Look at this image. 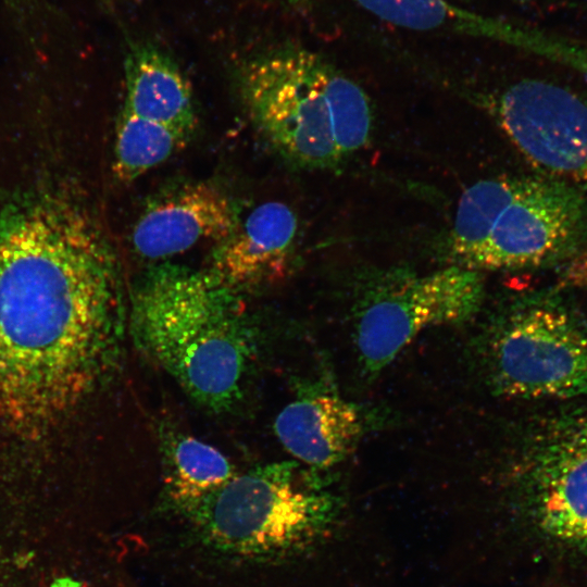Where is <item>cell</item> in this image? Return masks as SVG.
Here are the masks:
<instances>
[{
    "mask_svg": "<svg viewBox=\"0 0 587 587\" xmlns=\"http://www.w3.org/2000/svg\"><path fill=\"white\" fill-rule=\"evenodd\" d=\"M124 304L115 255L70 182L39 176L0 203V423L37 441L113 370Z\"/></svg>",
    "mask_w": 587,
    "mask_h": 587,
    "instance_id": "6da1fadb",
    "label": "cell"
},
{
    "mask_svg": "<svg viewBox=\"0 0 587 587\" xmlns=\"http://www.w3.org/2000/svg\"><path fill=\"white\" fill-rule=\"evenodd\" d=\"M137 349L213 411L243 395L257 339L241 294L209 270L172 262L148 268L130 296Z\"/></svg>",
    "mask_w": 587,
    "mask_h": 587,
    "instance_id": "7a4b0ae2",
    "label": "cell"
},
{
    "mask_svg": "<svg viewBox=\"0 0 587 587\" xmlns=\"http://www.w3.org/2000/svg\"><path fill=\"white\" fill-rule=\"evenodd\" d=\"M237 86L255 128L297 167L338 170L370 141L369 96L311 50L284 47L253 57L238 70Z\"/></svg>",
    "mask_w": 587,
    "mask_h": 587,
    "instance_id": "3957f363",
    "label": "cell"
},
{
    "mask_svg": "<svg viewBox=\"0 0 587 587\" xmlns=\"http://www.w3.org/2000/svg\"><path fill=\"white\" fill-rule=\"evenodd\" d=\"M449 265L480 272L560 265L587 249V196L540 174L466 188L444 240Z\"/></svg>",
    "mask_w": 587,
    "mask_h": 587,
    "instance_id": "277c9868",
    "label": "cell"
},
{
    "mask_svg": "<svg viewBox=\"0 0 587 587\" xmlns=\"http://www.w3.org/2000/svg\"><path fill=\"white\" fill-rule=\"evenodd\" d=\"M180 513L208 548L264 562L315 544L333 521L334 502L305 483L294 462H276L236 474Z\"/></svg>",
    "mask_w": 587,
    "mask_h": 587,
    "instance_id": "5b68a950",
    "label": "cell"
},
{
    "mask_svg": "<svg viewBox=\"0 0 587 587\" xmlns=\"http://www.w3.org/2000/svg\"><path fill=\"white\" fill-rule=\"evenodd\" d=\"M487 363L490 384L501 396H586L587 322L555 291L532 297L498 324Z\"/></svg>",
    "mask_w": 587,
    "mask_h": 587,
    "instance_id": "8992f818",
    "label": "cell"
},
{
    "mask_svg": "<svg viewBox=\"0 0 587 587\" xmlns=\"http://www.w3.org/2000/svg\"><path fill=\"white\" fill-rule=\"evenodd\" d=\"M479 272L448 265L430 273L375 274L357 300L353 340L362 375L375 378L423 330L462 323L479 309Z\"/></svg>",
    "mask_w": 587,
    "mask_h": 587,
    "instance_id": "52a82bcc",
    "label": "cell"
},
{
    "mask_svg": "<svg viewBox=\"0 0 587 587\" xmlns=\"http://www.w3.org/2000/svg\"><path fill=\"white\" fill-rule=\"evenodd\" d=\"M498 124L541 174L587 186V102L540 79L517 82L492 100Z\"/></svg>",
    "mask_w": 587,
    "mask_h": 587,
    "instance_id": "ba28073f",
    "label": "cell"
},
{
    "mask_svg": "<svg viewBox=\"0 0 587 587\" xmlns=\"http://www.w3.org/2000/svg\"><path fill=\"white\" fill-rule=\"evenodd\" d=\"M523 479L549 538L587 550V405L557 415L528 446Z\"/></svg>",
    "mask_w": 587,
    "mask_h": 587,
    "instance_id": "9c48e42d",
    "label": "cell"
},
{
    "mask_svg": "<svg viewBox=\"0 0 587 587\" xmlns=\"http://www.w3.org/2000/svg\"><path fill=\"white\" fill-rule=\"evenodd\" d=\"M236 201L209 180H190L162 188L145 203L132 230L133 250L141 258L162 260L203 240L214 243L240 221Z\"/></svg>",
    "mask_w": 587,
    "mask_h": 587,
    "instance_id": "30bf717a",
    "label": "cell"
},
{
    "mask_svg": "<svg viewBox=\"0 0 587 587\" xmlns=\"http://www.w3.org/2000/svg\"><path fill=\"white\" fill-rule=\"evenodd\" d=\"M298 225L286 203L263 202L214 243L208 270L240 294L277 283L294 258Z\"/></svg>",
    "mask_w": 587,
    "mask_h": 587,
    "instance_id": "8fae6325",
    "label": "cell"
},
{
    "mask_svg": "<svg viewBox=\"0 0 587 587\" xmlns=\"http://www.w3.org/2000/svg\"><path fill=\"white\" fill-rule=\"evenodd\" d=\"M360 410L339 396L320 394L288 403L276 416L274 430L284 448L300 462L330 467L355 448L365 430Z\"/></svg>",
    "mask_w": 587,
    "mask_h": 587,
    "instance_id": "7c38bea8",
    "label": "cell"
},
{
    "mask_svg": "<svg viewBox=\"0 0 587 587\" xmlns=\"http://www.w3.org/2000/svg\"><path fill=\"white\" fill-rule=\"evenodd\" d=\"M124 74L122 108L193 134L198 117L191 85L171 55L150 42L132 43Z\"/></svg>",
    "mask_w": 587,
    "mask_h": 587,
    "instance_id": "4fadbf2b",
    "label": "cell"
},
{
    "mask_svg": "<svg viewBox=\"0 0 587 587\" xmlns=\"http://www.w3.org/2000/svg\"><path fill=\"white\" fill-rule=\"evenodd\" d=\"M378 18L401 28L492 39L540 48L538 38L513 24L471 12L449 0H352Z\"/></svg>",
    "mask_w": 587,
    "mask_h": 587,
    "instance_id": "5bb4252c",
    "label": "cell"
},
{
    "mask_svg": "<svg viewBox=\"0 0 587 587\" xmlns=\"http://www.w3.org/2000/svg\"><path fill=\"white\" fill-rule=\"evenodd\" d=\"M164 457L167 496L180 512L236 475L220 450L185 434L172 435L166 440Z\"/></svg>",
    "mask_w": 587,
    "mask_h": 587,
    "instance_id": "9a60e30c",
    "label": "cell"
},
{
    "mask_svg": "<svg viewBox=\"0 0 587 587\" xmlns=\"http://www.w3.org/2000/svg\"><path fill=\"white\" fill-rule=\"evenodd\" d=\"M190 133L147 120L122 108L115 130L113 174L130 183L180 150Z\"/></svg>",
    "mask_w": 587,
    "mask_h": 587,
    "instance_id": "2e32d148",
    "label": "cell"
},
{
    "mask_svg": "<svg viewBox=\"0 0 587 587\" xmlns=\"http://www.w3.org/2000/svg\"><path fill=\"white\" fill-rule=\"evenodd\" d=\"M559 287L587 289V249L561 263Z\"/></svg>",
    "mask_w": 587,
    "mask_h": 587,
    "instance_id": "e0dca14e",
    "label": "cell"
},
{
    "mask_svg": "<svg viewBox=\"0 0 587 587\" xmlns=\"http://www.w3.org/2000/svg\"><path fill=\"white\" fill-rule=\"evenodd\" d=\"M45 587H86V584L70 573H65L51 578Z\"/></svg>",
    "mask_w": 587,
    "mask_h": 587,
    "instance_id": "ac0fdd59",
    "label": "cell"
}]
</instances>
